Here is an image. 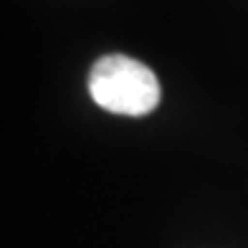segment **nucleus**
<instances>
[{"instance_id":"obj_1","label":"nucleus","mask_w":248,"mask_h":248,"mask_svg":"<svg viewBox=\"0 0 248 248\" xmlns=\"http://www.w3.org/2000/svg\"><path fill=\"white\" fill-rule=\"evenodd\" d=\"M89 94L101 109L122 117H144L157 109L162 96L155 71L124 53H107L92 66Z\"/></svg>"}]
</instances>
